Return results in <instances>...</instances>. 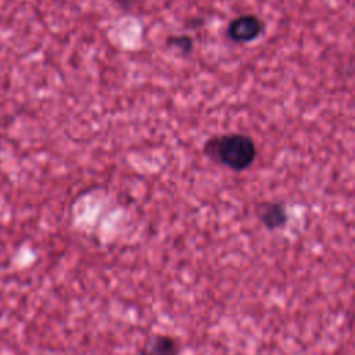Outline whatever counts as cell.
Listing matches in <instances>:
<instances>
[{
	"mask_svg": "<svg viewBox=\"0 0 355 355\" xmlns=\"http://www.w3.org/2000/svg\"><path fill=\"white\" fill-rule=\"evenodd\" d=\"M140 355H179V345L169 334H155L146 341Z\"/></svg>",
	"mask_w": 355,
	"mask_h": 355,
	"instance_id": "4",
	"label": "cell"
},
{
	"mask_svg": "<svg viewBox=\"0 0 355 355\" xmlns=\"http://www.w3.org/2000/svg\"><path fill=\"white\" fill-rule=\"evenodd\" d=\"M258 218L269 230L283 227L288 219L286 207L280 202H262L258 208Z\"/></svg>",
	"mask_w": 355,
	"mask_h": 355,
	"instance_id": "3",
	"label": "cell"
},
{
	"mask_svg": "<svg viewBox=\"0 0 355 355\" xmlns=\"http://www.w3.org/2000/svg\"><path fill=\"white\" fill-rule=\"evenodd\" d=\"M265 29L262 19L254 14H241L233 18L226 29L232 42L250 43L258 39Z\"/></svg>",
	"mask_w": 355,
	"mask_h": 355,
	"instance_id": "2",
	"label": "cell"
},
{
	"mask_svg": "<svg viewBox=\"0 0 355 355\" xmlns=\"http://www.w3.org/2000/svg\"><path fill=\"white\" fill-rule=\"evenodd\" d=\"M168 43L173 47H178L179 50H183L184 53H189L193 47V39L187 35L183 36H171L168 37Z\"/></svg>",
	"mask_w": 355,
	"mask_h": 355,
	"instance_id": "5",
	"label": "cell"
},
{
	"mask_svg": "<svg viewBox=\"0 0 355 355\" xmlns=\"http://www.w3.org/2000/svg\"><path fill=\"white\" fill-rule=\"evenodd\" d=\"M205 155L232 171L250 168L257 157L255 141L243 133H223L209 137L204 144Z\"/></svg>",
	"mask_w": 355,
	"mask_h": 355,
	"instance_id": "1",
	"label": "cell"
}]
</instances>
